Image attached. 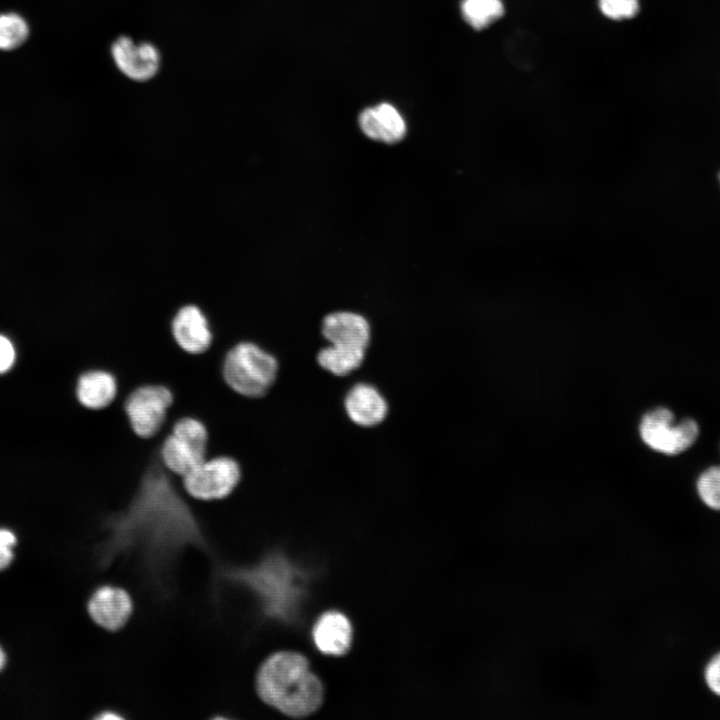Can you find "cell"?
<instances>
[{"instance_id": "obj_6", "label": "cell", "mask_w": 720, "mask_h": 720, "mask_svg": "<svg viewBox=\"0 0 720 720\" xmlns=\"http://www.w3.org/2000/svg\"><path fill=\"white\" fill-rule=\"evenodd\" d=\"M110 55L118 71L138 83L156 77L162 64L160 50L154 43L137 41L128 35H119L112 41Z\"/></svg>"}, {"instance_id": "obj_15", "label": "cell", "mask_w": 720, "mask_h": 720, "mask_svg": "<svg viewBox=\"0 0 720 720\" xmlns=\"http://www.w3.org/2000/svg\"><path fill=\"white\" fill-rule=\"evenodd\" d=\"M366 355V349L330 344L320 349L316 361L325 371L334 376H347L358 369Z\"/></svg>"}, {"instance_id": "obj_20", "label": "cell", "mask_w": 720, "mask_h": 720, "mask_svg": "<svg viewBox=\"0 0 720 720\" xmlns=\"http://www.w3.org/2000/svg\"><path fill=\"white\" fill-rule=\"evenodd\" d=\"M697 492L708 508L720 511V466L710 467L699 476Z\"/></svg>"}, {"instance_id": "obj_7", "label": "cell", "mask_w": 720, "mask_h": 720, "mask_svg": "<svg viewBox=\"0 0 720 720\" xmlns=\"http://www.w3.org/2000/svg\"><path fill=\"white\" fill-rule=\"evenodd\" d=\"M171 335L177 346L191 355L206 352L213 340L208 319L196 305L182 306L171 321Z\"/></svg>"}, {"instance_id": "obj_16", "label": "cell", "mask_w": 720, "mask_h": 720, "mask_svg": "<svg viewBox=\"0 0 720 720\" xmlns=\"http://www.w3.org/2000/svg\"><path fill=\"white\" fill-rule=\"evenodd\" d=\"M461 12L464 20L472 28H487L504 13L502 0H462Z\"/></svg>"}, {"instance_id": "obj_14", "label": "cell", "mask_w": 720, "mask_h": 720, "mask_svg": "<svg viewBox=\"0 0 720 720\" xmlns=\"http://www.w3.org/2000/svg\"><path fill=\"white\" fill-rule=\"evenodd\" d=\"M207 458V453L173 433L160 446L159 459L166 470L183 477Z\"/></svg>"}, {"instance_id": "obj_2", "label": "cell", "mask_w": 720, "mask_h": 720, "mask_svg": "<svg viewBox=\"0 0 720 720\" xmlns=\"http://www.w3.org/2000/svg\"><path fill=\"white\" fill-rule=\"evenodd\" d=\"M278 370L276 357L250 341L233 345L226 352L221 369L225 384L238 395L251 399L270 391Z\"/></svg>"}, {"instance_id": "obj_10", "label": "cell", "mask_w": 720, "mask_h": 720, "mask_svg": "<svg viewBox=\"0 0 720 720\" xmlns=\"http://www.w3.org/2000/svg\"><path fill=\"white\" fill-rule=\"evenodd\" d=\"M321 333L329 344L364 349H367L371 338L367 319L350 311H337L326 315L322 321Z\"/></svg>"}, {"instance_id": "obj_9", "label": "cell", "mask_w": 720, "mask_h": 720, "mask_svg": "<svg viewBox=\"0 0 720 720\" xmlns=\"http://www.w3.org/2000/svg\"><path fill=\"white\" fill-rule=\"evenodd\" d=\"M132 601L122 588L104 585L90 597L88 612L99 626L116 631L128 621L132 612Z\"/></svg>"}, {"instance_id": "obj_26", "label": "cell", "mask_w": 720, "mask_h": 720, "mask_svg": "<svg viewBox=\"0 0 720 720\" xmlns=\"http://www.w3.org/2000/svg\"><path fill=\"white\" fill-rule=\"evenodd\" d=\"M719 181H720V173H719Z\"/></svg>"}, {"instance_id": "obj_18", "label": "cell", "mask_w": 720, "mask_h": 720, "mask_svg": "<svg viewBox=\"0 0 720 720\" xmlns=\"http://www.w3.org/2000/svg\"><path fill=\"white\" fill-rule=\"evenodd\" d=\"M171 433L191 442L198 449L208 452L209 432L205 424L192 416H184L175 421Z\"/></svg>"}, {"instance_id": "obj_25", "label": "cell", "mask_w": 720, "mask_h": 720, "mask_svg": "<svg viewBox=\"0 0 720 720\" xmlns=\"http://www.w3.org/2000/svg\"><path fill=\"white\" fill-rule=\"evenodd\" d=\"M4 664H5V654L2 650V648L0 647V670L3 668Z\"/></svg>"}, {"instance_id": "obj_4", "label": "cell", "mask_w": 720, "mask_h": 720, "mask_svg": "<svg viewBox=\"0 0 720 720\" xmlns=\"http://www.w3.org/2000/svg\"><path fill=\"white\" fill-rule=\"evenodd\" d=\"M241 467L233 457L220 455L195 466L182 477L185 491L203 501L229 496L241 480Z\"/></svg>"}, {"instance_id": "obj_23", "label": "cell", "mask_w": 720, "mask_h": 720, "mask_svg": "<svg viewBox=\"0 0 720 720\" xmlns=\"http://www.w3.org/2000/svg\"><path fill=\"white\" fill-rule=\"evenodd\" d=\"M15 543L16 538L11 531L0 529V570L6 568L11 563Z\"/></svg>"}, {"instance_id": "obj_8", "label": "cell", "mask_w": 720, "mask_h": 720, "mask_svg": "<svg viewBox=\"0 0 720 720\" xmlns=\"http://www.w3.org/2000/svg\"><path fill=\"white\" fill-rule=\"evenodd\" d=\"M344 409L351 422L363 428H371L385 420L389 406L374 385L359 382L347 391Z\"/></svg>"}, {"instance_id": "obj_5", "label": "cell", "mask_w": 720, "mask_h": 720, "mask_svg": "<svg viewBox=\"0 0 720 720\" xmlns=\"http://www.w3.org/2000/svg\"><path fill=\"white\" fill-rule=\"evenodd\" d=\"M699 428L692 419L674 422L667 408H656L646 413L640 424L642 440L652 449L669 455L688 449L697 439Z\"/></svg>"}, {"instance_id": "obj_17", "label": "cell", "mask_w": 720, "mask_h": 720, "mask_svg": "<svg viewBox=\"0 0 720 720\" xmlns=\"http://www.w3.org/2000/svg\"><path fill=\"white\" fill-rule=\"evenodd\" d=\"M26 21L14 13L0 14V49L10 50L20 46L27 38Z\"/></svg>"}, {"instance_id": "obj_21", "label": "cell", "mask_w": 720, "mask_h": 720, "mask_svg": "<svg viewBox=\"0 0 720 720\" xmlns=\"http://www.w3.org/2000/svg\"><path fill=\"white\" fill-rule=\"evenodd\" d=\"M601 12L612 20L634 17L639 11V0H598Z\"/></svg>"}, {"instance_id": "obj_11", "label": "cell", "mask_w": 720, "mask_h": 720, "mask_svg": "<svg viewBox=\"0 0 720 720\" xmlns=\"http://www.w3.org/2000/svg\"><path fill=\"white\" fill-rule=\"evenodd\" d=\"M359 125L367 137L389 144L400 141L406 134L404 118L389 103L364 109L359 116Z\"/></svg>"}, {"instance_id": "obj_13", "label": "cell", "mask_w": 720, "mask_h": 720, "mask_svg": "<svg viewBox=\"0 0 720 720\" xmlns=\"http://www.w3.org/2000/svg\"><path fill=\"white\" fill-rule=\"evenodd\" d=\"M313 639L324 654L343 655L351 645V624L343 614L327 612L315 624Z\"/></svg>"}, {"instance_id": "obj_3", "label": "cell", "mask_w": 720, "mask_h": 720, "mask_svg": "<svg viewBox=\"0 0 720 720\" xmlns=\"http://www.w3.org/2000/svg\"><path fill=\"white\" fill-rule=\"evenodd\" d=\"M174 402L172 391L161 384H143L132 390L124 402V412L132 432L141 439L157 435Z\"/></svg>"}, {"instance_id": "obj_24", "label": "cell", "mask_w": 720, "mask_h": 720, "mask_svg": "<svg viewBox=\"0 0 720 720\" xmlns=\"http://www.w3.org/2000/svg\"><path fill=\"white\" fill-rule=\"evenodd\" d=\"M15 355L11 341L0 334V373L7 372L13 366Z\"/></svg>"}, {"instance_id": "obj_22", "label": "cell", "mask_w": 720, "mask_h": 720, "mask_svg": "<svg viewBox=\"0 0 720 720\" xmlns=\"http://www.w3.org/2000/svg\"><path fill=\"white\" fill-rule=\"evenodd\" d=\"M703 677L708 690L720 698V651L706 663Z\"/></svg>"}, {"instance_id": "obj_12", "label": "cell", "mask_w": 720, "mask_h": 720, "mask_svg": "<svg viewBox=\"0 0 720 720\" xmlns=\"http://www.w3.org/2000/svg\"><path fill=\"white\" fill-rule=\"evenodd\" d=\"M117 391V380L107 370H89L81 374L77 380V400L87 409L101 410L110 406Z\"/></svg>"}, {"instance_id": "obj_1", "label": "cell", "mask_w": 720, "mask_h": 720, "mask_svg": "<svg viewBox=\"0 0 720 720\" xmlns=\"http://www.w3.org/2000/svg\"><path fill=\"white\" fill-rule=\"evenodd\" d=\"M256 687L266 704L292 717L311 714L323 698L320 680L309 670L306 658L295 652H278L266 659Z\"/></svg>"}, {"instance_id": "obj_19", "label": "cell", "mask_w": 720, "mask_h": 720, "mask_svg": "<svg viewBox=\"0 0 720 720\" xmlns=\"http://www.w3.org/2000/svg\"><path fill=\"white\" fill-rule=\"evenodd\" d=\"M507 55L511 57L512 63L528 67L535 63L537 55V41L526 32H518L511 35L507 44Z\"/></svg>"}]
</instances>
